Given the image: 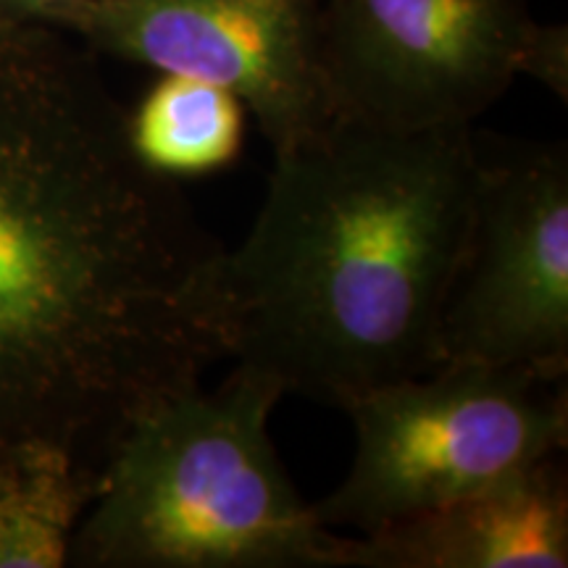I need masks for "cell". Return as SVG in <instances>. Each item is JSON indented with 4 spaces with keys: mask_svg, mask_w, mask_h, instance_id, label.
I'll use <instances>...</instances> for the list:
<instances>
[{
    "mask_svg": "<svg viewBox=\"0 0 568 568\" xmlns=\"http://www.w3.org/2000/svg\"><path fill=\"white\" fill-rule=\"evenodd\" d=\"M222 253L90 61L0 19V458L53 447L101 479L145 410L224 358Z\"/></svg>",
    "mask_w": 568,
    "mask_h": 568,
    "instance_id": "cell-1",
    "label": "cell"
},
{
    "mask_svg": "<svg viewBox=\"0 0 568 568\" xmlns=\"http://www.w3.org/2000/svg\"><path fill=\"white\" fill-rule=\"evenodd\" d=\"M477 187L474 126L335 116L274 151L251 232L213 276L224 358L335 408L435 372Z\"/></svg>",
    "mask_w": 568,
    "mask_h": 568,
    "instance_id": "cell-2",
    "label": "cell"
},
{
    "mask_svg": "<svg viewBox=\"0 0 568 568\" xmlns=\"http://www.w3.org/2000/svg\"><path fill=\"white\" fill-rule=\"evenodd\" d=\"M284 389L234 364L216 389L187 387L134 422L105 466L71 560L101 568H339L290 479L268 422Z\"/></svg>",
    "mask_w": 568,
    "mask_h": 568,
    "instance_id": "cell-3",
    "label": "cell"
},
{
    "mask_svg": "<svg viewBox=\"0 0 568 568\" xmlns=\"http://www.w3.org/2000/svg\"><path fill=\"white\" fill-rule=\"evenodd\" d=\"M339 410L353 422L355 456L314 503L332 531L406 521L568 447V376L531 368L445 364Z\"/></svg>",
    "mask_w": 568,
    "mask_h": 568,
    "instance_id": "cell-4",
    "label": "cell"
},
{
    "mask_svg": "<svg viewBox=\"0 0 568 568\" xmlns=\"http://www.w3.org/2000/svg\"><path fill=\"white\" fill-rule=\"evenodd\" d=\"M466 251L439 324L445 364L568 376L566 142L479 134Z\"/></svg>",
    "mask_w": 568,
    "mask_h": 568,
    "instance_id": "cell-5",
    "label": "cell"
},
{
    "mask_svg": "<svg viewBox=\"0 0 568 568\" xmlns=\"http://www.w3.org/2000/svg\"><path fill=\"white\" fill-rule=\"evenodd\" d=\"M527 0H322V67L337 116L387 126H474L516 77Z\"/></svg>",
    "mask_w": 568,
    "mask_h": 568,
    "instance_id": "cell-6",
    "label": "cell"
},
{
    "mask_svg": "<svg viewBox=\"0 0 568 568\" xmlns=\"http://www.w3.org/2000/svg\"><path fill=\"white\" fill-rule=\"evenodd\" d=\"M322 0H77L53 19L98 51L232 92L274 151L337 116Z\"/></svg>",
    "mask_w": 568,
    "mask_h": 568,
    "instance_id": "cell-7",
    "label": "cell"
},
{
    "mask_svg": "<svg viewBox=\"0 0 568 568\" xmlns=\"http://www.w3.org/2000/svg\"><path fill=\"white\" fill-rule=\"evenodd\" d=\"M568 477L550 456L443 508L343 537L339 568H566Z\"/></svg>",
    "mask_w": 568,
    "mask_h": 568,
    "instance_id": "cell-8",
    "label": "cell"
},
{
    "mask_svg": "<svg viewBox=\"0 0 568 568\" xmlns=\"http://www.w3.org/2000/svg\"><path fill=\"white\" fill-rule=\"evenodd\" d=\"M126 132L148 169L169 180L230 166L243 151L245 105L216 84L161 74L126 113Z\"/></svg>",
    "mask_w": 568,
    "mask_h": 568,
    "instance_id": "cell-9",
    "label": "cell"
},
{
    "mask_svg": "<svg viewBox=\"0 0 568 568\" xmlns=\"http://www.w3.org/2000/svg\"><path fill=\"white\" fill-rule=\"evenodd\" d=\"M101 479L53 447L13 456L0 487V568H59Z\"/></svg>",
    "mask_w": 568,
    "mask_h": 568,
    "instance_id": "cell-10",
    "label": "cell"
},
{
    "mask_svg": "<svg viewBox=\"0 0 568 568\" xmlns=\"http://www.w3.org/2000/svg\"><path fill=\"white\" fill-rule=\"evenodd\" d=\"M521 74L545 84L560 103L568 101V30L566 24H535L521 55Z\"/></svg>",
    "mask_w": 568,
    "mask_h": 568,
    "instance_id": "cell-11",
    "label": "cell"
},
{
    "mask_svg": "<svg viewBox=\"0 0 568 568\" xmlns=\"http://www.w3.org/2000/svg\"><path fill=\"white\" fill-rule=\"evenodd\" d=\"M74 3L77 0H0V19L53 24V19Z\"/></svg>",
    "mask_w": 568,
    "mask_h": 568,
    "instance_id": "cell-12",
    "label": "cell"
},
{
    "mask_svg": "<svg viewBox=\"0 0 568 568\" xmlns=\"http://www.w3.org/2000/svg\"><path fill=\"white\" fill-rule=\"evenodd\" d=\"M13 456H17V453H13ZM13 456L0 458V487H3L6 477H9V468H11V460H13Z\"/></svg>",
    "mask_w": 568,
    "mask_h": 568,
    "instance_id": "cell-13",
    "label": "cell"
}]
</instances>
